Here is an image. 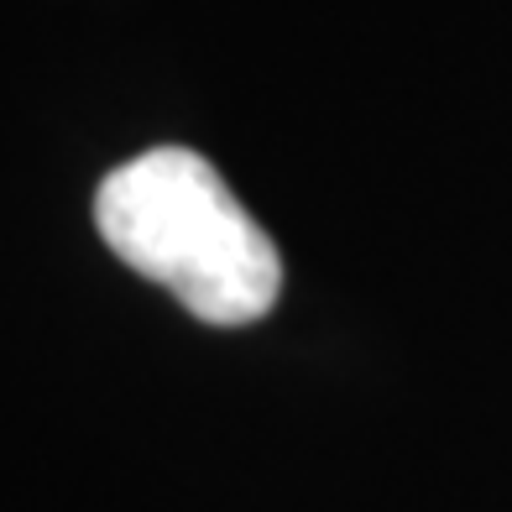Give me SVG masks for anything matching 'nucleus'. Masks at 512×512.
I'll return each mask as SVG.
<instances>
[{
  "label": "nucleus",
  "mask_w": 512,
  "mask_h": 512,
  "mask_svg": "<svg viewBox=\"0 0 512 512\" xmlns=\"http://www.w3.org/2000/svg\"><path fill=\"white\" fill-rule=\"evenodd\" d=\"M95 225L131 272L168 288L204 324L272 314L283 262L225 178L189 147H152L95 189Z\"/></svg>",
  "instance_id": "nucleus-1"
}]
</instances>
